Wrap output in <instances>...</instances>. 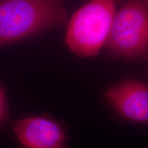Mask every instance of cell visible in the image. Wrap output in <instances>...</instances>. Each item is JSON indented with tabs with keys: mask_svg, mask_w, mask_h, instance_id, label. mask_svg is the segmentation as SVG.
I'll list each match as a JSON object with an SVG mask.
<instances>
[{
	"mask_svg": "<svg viewBox=\"0 0 148 148\" xmlns=\"http://www.w3.org/2000/svg\"><path fill=\"white\" fill-rule=\"evenodd\" d=\"M18 141L25 148H64L66 134L62 125L45 116H34L12 123Z\"/></svg>",
	"mask_w": 148,
	"mask_h": 148,
	"instance_id": "5",
	"label": "cell"
},
{
	"mask_svg": "<svg viewBox=\"0 0 148 148\" xmlns=\"http://www.w3.org/2000/svg\"><path fill=\"white\" fill-rule=\"evenodd\" d=\"M114 1H115V2H116V4H119V3H123V1H125V0H114Z\"/></svg>",
	"mask_w": 148,
	"mask_h": 148,
	"instance_id": "7",
	"label": "cell"
},
{
	"mask_svg": "<svg viewBox=\"0 0 148 148\" xmlns=\"http://www.w3.org/2000/svg\"><path fill=\"white\" fill-rule=\"evenodd\" d=\"M147 1H148V0H147Z\"/></svg>",
	"mask_w": 148,
	"mask_h": 148,
	"instance_id": "8",
	"label": "cell"
},
{
	"mask_svg": "<svg viewBox=\"0 0 148 148\" xmlns=\"http://www.w3.org/2000/svg\"><path fill=\"white\" fill-rule=\"evenodd\" d=\"M8 116V112L6 96L3 86L0 84V123L6 121Z\"/></svg>",
	"mask_w": 148,
	"mask_h": 148,
	"instance_id": "6",
	"label": "cell"
},
{
	"mask_svg": "<svg viewBox=\"0 0 148 148\" xmlns=\"http://www.w3.org/2000/svg\"><path fill=\"white\" fill-rule=\"evenodd\" d=\"M116 7L114 0H90L75 11L65 36L70 51L82 58L98 54L108 40Z\"/></svg>",
	"mask_w": 148,
	"mask_h": 148,
	"instance_id": "2",
	"label": "cell"
},
{
	"mask_svg": "<svg viewBox=\"0 0 148 148\" xmlns=\"http://www.w3.org/2000/svg\"><path fill=\"white\" fill-rule=\"evenodd\" d=\"M64 0H0V46L62 26Z\"/></svg>",
	"mask_w": 148,
	"mask_h": 148,
	"instance_id": "1",
	"label": "cell"
},
{
	"mask_svg": "<svg viewBox=\"0 0 148 148\" xmlns=\"http://www.w3.org/2000/svg\"><path fill=\"white\" fill-rule=\"evenodd\" d=\"M105 97L117 114L129 121L148 123V86L136 79H126L110 86Z\"/></svg>",
	"mask_w": 148,
	"mask_h": 148,
	"instance_id": "4",
	"label": "cell"
},
{
	"mask_svg": "<svg viewBox=\"0 0 148 148\" xmlns=\"http://www.w3.org/2000/svg\"><path fill=\"white\" fill-rule=\"evenodd\" d=\"M106 53L124 60H141L148 56V1L127 0L116 10Z\"/></svg>",
	"mask_w": 148,
	"mask_h": 148,
	"instance_id": "3",
	"label": "cell"
}]
</instances>
